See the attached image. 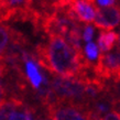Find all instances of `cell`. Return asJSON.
I'll return each instance as SVG.
<instances>
[{
  "instance_id": "8",
  "label": "cell",
  "mask_w": 120,
  "mask_h": 120,
  "mask_svg": "<svg viewBox=\"0 0 120 120\" xmlns=\"http://www.w3.org/2000/svg\"><path fill=\"white\" fill-rule=\"evenodd\" d=\"M6 120H33V110L22 104L15 107Z\"/></svg>"
},
{
  "instance_id": "1",
  "label": "cell",
  "mask_w": 120,
  "mask_h": 120,
  "mask_svg": "<svg viewBox=\"0 0 120 120\" xmlns=\"http://www.w3.org/2000/svg\"><path fill=\"white\" fill-rule=\"evenodd\" d=\"M34 58L47 72L66 79H77L94 71V64L86 57L82 49L71 45L63 37L51 35L47 43L35 46Z\"/></svg>"
},
{
  "instance_id": "14",
  "label": "cell",
  "mask_w": 120,
  "mask_h": 120,
  "mask_svg": "<svg viewBox=\"0 0 120 120\" xmlns=\"http://www.w3.org/2000/svg\"><path fill=\"white\" fill-rule=\"evenodd\" d=\"M7 73H8V64L4 61L0 60V78H2Z\"/></svg>"
},
{
  "instance_id": "9",
  "label": "cell",
  "mask_w": 120,
  "mask_h": 120,
  "mask_svg": "<svg viewBox=\"0 0 120 120\" xmlns=\"http://www.w3.org/2000/svg\"><path fill=\"white\" fill-rule=\"evenodd\" d=\"M12 32H13V29L11 26L0 24V60L4 56L10 44Z\"/></svg>"
},
{
  "instance_id": "5",
  "label": "cell",
  "mask_w": 120,
  "mask_h": 120,
  "mask_svg": "<svg viewBox=\"0 0 120 120\" xmlns=\"http://www.w3.org/2000/svg\"><path fill=\"white\" fill-rule=\"evenodd\" d=\"M68 7L72 9L79 22L90 23L96 18V8L86 0H67Z\"/></svg>"
},
{
  "instance_id": "11",
  "label": "cell",
  "mask_w": 120,
  "mask_h": 120,
  "mask_svg": "<svg viewBox=\"0 0 120 120\" xmlns=\"http://www.w3.org/2000/svg\"><path fill=\"white\" fill-rule=\"evenodd\" d=\"M94 26L90 24H86L84 26V30H83V40L86 42H91V39L94 37Z\"/></svg>"
},
{
  "instance_id": "15",
  "label": "cell",
  "mask_w": 120,
  "mask_h": 120,
  "mask_svg": "<svg viewBox=\"0 0 120 120\" xmlns=\"http://www.w3.org/2000/svg\"><path fill=\"white\" fill-rule=\"evenodd\" d=\"M118 42H119V44H118V45L120 46V34H119V41H118Z\"/></svg>"
},
{
  "instance_id": "2",
  "label": "cell",
  "mask_w": 120,
  "mask_h": 120,
  "mask_svg": "<svg viewBox=\"0 0 120 120\" xmlns=\"http://www.w3.org/2000/svg\"><path fill=\"white\" fill-rule=\"evenodd\" d=\"M50 120H99L89 104L58 99L52 90L42 98Z\"/></svg>"
},
{
  "instance_id": "4",
  "label": "cell",
  "mask_w": 120,
  "mask_h": 120,
  "mask_svg": "<svg viewBox=\"0 0 120 120\" xmlns=\"http://www.w3.org/2000/svg\"><path fill=\"white\" fill-rule=\"evenodd\" d=\"M120 24V6L96 9L94 26L104 31L115 29Z\"/></svg>"
},
{
  "instance_id": "6",
  "label": "cell",
  "mask_w": 120,
  "mask_h": 120,
  "mask_svg": "<svg viewBox=\"0 0 120 120\" xmlns=\"http://www.w3.org/2000/svg\"><path fill=\"white\" fill-rule=\"evenodd\" d=\"M24 66H26V77L28 82L31 84V86L33 88H40L41 84L45 82V79L43 78L42 74L40 73V71L38 68V66L33 63L32 57L26 60L24 62Z\"/></svg>"
},
{
  "instance_id": "12",
  "label": "cell",
  "mask_w": 120,
  "mask_h": 120,
  "mask_svg": "<svg viewBox=\"0 0 120 120\" xmlns=\"http://www.w3.org/2000/svg\"><path fill=\"white\" fill-rule=\"evenodd\" d=\"M99 120H120V111L113 110L111 112H108L106 116H104Z\"/></svg>"
},
{
  "instance_id": "3",
  "label": "cell",
  "mask_w": 120,
  "mask_h": 120,
  "mask_svg": "<svg viewBox=\"0 0 120 120\" xmlns=\"http://www.w3.org/2000/svg\"><path fill=\"white\" fill-rule=\"evenodd\" d=\"M94 74L104 80H113L120 83V46L108 53H100L94 66Z\"/></svg>"
},
{
  "instance_id": "13",
  "label": "cell",
  "mask_w": 120,
  "mask_h": 120,
  "mask_svg": "<svg viewBox=\"0 0 120 120\" xmlns=\"http://www.w3.org/2000/svg\"><path fill=\"white\" fill-rule=\"evenodd\" d=\"M7 101H8V99H7V93H6V89L4 88L2 85H0V107H2Z\"/></svg>"
},
{
  "instance_id": "10",
  "label": "cell",
  "mask_w": 120,
  "mask_h": 120,
  "mask_svg": "<svg viewBox=\"0 0 120 120\" xmlns=\"http://www.w3.org/2000/svg\"><path fill=\"white\" fill-rule=\"evenodd\" d=\"M85 55L89 61H95L96 58H98V47L95 43L89 42L87 43V45L85 46Z\"/></svg>"
},
{
  "instance_id": "7",
  "label": "cell",
  "mask_w": 120,
  "mask_h": 120,
  "mask_svg": "<svg viewBox=\"0 0 120 120\" xmlns=\"http://www.w3.org/2000/svg\"><path fill=\"white\" fill-rule=\"evenodd\" d=\"M119 41V35L112 31H104L101 30L98 37V46L101 53H108L115 49L117 42Z\"/></svg>"
}]
</instances>
